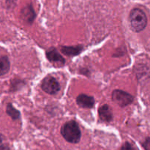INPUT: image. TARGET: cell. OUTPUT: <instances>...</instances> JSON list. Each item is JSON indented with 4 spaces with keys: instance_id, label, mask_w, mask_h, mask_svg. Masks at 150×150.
Listing matches in <instances>:
<instances>
[{
    "instance_id": "cell-1",
    "label": "cell",
    "mask_w": 150,
    "mask_h": 150,
    "mask_svg": "<svg viewBox=\"0 0 150 150\" xmlns=\"http://www.w3.org/2000/svg\"><path fill=\"white\" fill-rule=\"evenodd\" d=\"M61 134L67 142L72 144L79 143L81 137L80 127L73 120L67 122L62 127Z\"/></svg>"
},
{
    "instance_id": "cell-2",
    "label": "cell",
    "mask_w": 150,
    "mask_h": 150,
    "mask_svg": "<svg viewBox=\"0 0 150 150\" xmlns=\"http://www.w3.org/2000/svg\"><path fill=\"white\" fill-rule=\"evenodd\" d=\"M129 19L132 30L136 32L143 31L147 25V17L144 12L139 8L131 10Z\"/></svg>"
},
{
    "instance_id": "cell-3",
    "label": "cell",
    "mask_w": 150,
    "mask_h": 150,
    "mask_svg": "<svg viewBox=\"0 0 150 150\" xmlns=\"http://www.w3.org/2000/svg\"><path fill=\"white\" fill-rule=\"evenodd\" d=\"M111 98L112 100L120 107H125L130 105L134 100L133 95L120 89H115L113 91Z\"/></svg>"
},
{
    "instance_id": "cell-4",
    "label": "cell",
    "mask_w": 150,
    "mask_h": 150,
    "mask_svg": "<svg viewBox=\"0 0 150 150\" xmlns=\"http://www.w3.org/2000/svg\"><path fill=\"white\" fill-rule=\"evenodd\" d=\"M41 88L47 94L55 95L60 90V85L55 78L48 76L42 80Z\"/></svg>"
},
{
    "instance_id": "cell-5",
    "label": "cell",
    "mask_w": 150,
    "mask_h": 150,
    "mask_svg": "<svg viewBox=\"0 0 150 150\" xmlns=\"http://www.w3.org/2000/svg\"><path fill=\"white\" fill-rule=\"evenodd\" d=\"M76 103L81 108H92L95 105V99L93 97L85 94H81L76 98Z\"/></svg>"
},
{
    "instance_id": "cell-6",
    "label": "cell",
    "mask_w": 150,
    "mask_h": 150,
    "mask_svg": "<svg viewBox=\"0 0 150 150\" xmlns=\"http://www.w3.org/2000/svg\"><path fill=\"white\" fill-rule=\"evenodd\" d=\"M21 16L25 22L31 24L35 21L36 14H35V12L32 5H27L21 10Z\"/></svg>"
},
{
    "instance_id": "cell-7",
    "label": "cell",
    "mask_w": 150,
    "mask_h": 150,
    "mask_svg": "<svg viewBox=\"0 0 150 150\" xmlns=\"http://www.w3.org/2000/svg\"><path fill=\"white\" fill-rule=\"evenodd\" d=\"M46 57L51 62L59 63L61 64H64L65 62V59L63 58L62 56L54 48H50L46 51Z\"/></svg>"
},
{
    "instance_id": "cell-8",
    "label": "cell",
    "mask_w": 150,
    "mask_h": 150,
    "mask_svg": "<svg viewBox=\"0 0 150 150\" xmlns=\"http://www.w3.org/2000/svg\"><path fill=\"white\" fill-rule=\"evenodd\" d=\"M98 114L100 120L105 122H110L113 119L112 111L108 105H103L100 107Z\"/></svg>"
},
{
    "instance_id": "cell-9",
    "label": "cell",
    "mask_w": 150,
    "mask_h": 150,
    "mask_svg": "<svg viewBox=\"0 0 150 150\" xmlns=\"http://www.w3.org/2000/svg\"><path fill=\"white\" fill-rule=\"evenodd\" d=\"M83 50L81 45L77 46H62L61 48V51L66 56L68 57H74L80 54Z\"/></svg>"
},
{
    "instance_id": "cell-10",
    "label": "cell",
    "mask_w": 150,
    "mask_h": 150,
    "mask_svg": "<svg viewBox=\"0 0 150 150\" xmlns=\"http://www.w3.org/2000/svg\"><path fill=\"white\" fill-rule=\"evenodd\" d=\"M10 69V62L8 57L0 56V76L7 74Z\"/></svg>"
},
{
    "instance_id": "cell-11",
    "label": "cell",
    "mask_w": 150,
    "mask_h": 150,
    "mask_svg": "<svg viewBox=\"0 0 150 150\" xmlns=\"http://www.w3.org/2000/svg\"><path fill=\"white\" fill-rule=\"evenodd\" d=\"M6 112L10 116L13 120H18L21 117V113L18 110L15 108L13 106L12 103H8L7 105V108H6Z\"/></svg>"
},
{
    "instance_id": "cell-12",
    "label": "cell",
    "mask_w": 150,
    "mask_h": 150,
    "mask_svg": "<svg viewBox=\"0 0 150 150\" xmlns=\"http://www.w3.org/2000/svg\"><path fill=\"white\" fill-rule=\"evenodd\" d=\"M120 150H136V148L133 146L129 142H125L124 144L122 145V146L121 147Z\"/></svg>"
},
{
    "instance_id": "cell-13",
    "label": "cell",
    "mask_w": 150,
    "mask_h": 150,
    "mask_svg": "<svg viewBox=\"0 0 150 150\" xmlns=\"http://www.w3.org/2000/svg\"><path fill=\"white\" fill-rule=\"evenodd\" d=\"M143 147L144 148L145 150H149V137L146 138L144 143L143 144Z\"/></svg>"
},
{
    "instance_id": "cell-14",
    "label": "cell",
    "mask_w": 150,
    "mask_h": 150,
    "mask_svg": "<svg viewBox=\"0 0 150 150\" xmlns=\"http://www.w3.org/2000/svg\"><path fill=\"white\" fill-rule=\"evenodd\" d=\"M0 150H10L8 146L5 144H0Z\"/></svg>"
},
{
    "instance_id": "cell-15",
    "label": "cell",
    "mask_w": 150,
    "mask_h": 150,
    "mask_svg": "<svg viewBox=\"0 0 150 150\" xmlns=\"http://www.w3.org/2000/svg\"><path fill=\"white\" fill-rule=\"evenodd\" d=\"M2 142V137H1V135L0 134V144Z\"/></svg>"
}]
</instances>
